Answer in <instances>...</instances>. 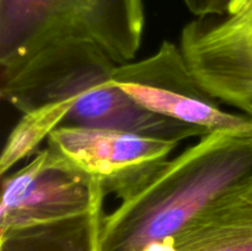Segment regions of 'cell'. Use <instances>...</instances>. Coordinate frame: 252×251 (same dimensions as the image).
Returning <instances> with one entry per match:
<instances>
[{
    "label": "cell",
    "instance_id": "obj_1",
    "mask_svg": "<svg viewBox=\"0 0 252 251\" xmlns=\"http://www.w3.org/2000/svg\"><path fill=\"white\" fill-rule=\"evenodd\" d=\"M250 181L252 130L208 133L110 189L121 203L103 217L101 251H143L171 240L213 202Z\"/></svg>",
    "mask_w": 252,
    "mask_h": 251
},
{
    "label": "cell",
    "instance_id": "obj_2",
    "mask_svg": "<svg viewBox=\"0 0 252 251\" xmlns=\"http://www.w3.org/2000/svg\"><path fill=\"white\" fill-rule=\"evenodd\" d=\"M116 66L91 42H58L15 68L0 71V95L21 113L57 101L75 100L62 126L127 130L179 142L208 134L135 103L112 83Z\"/></svg>",
    "mask_w": 252,
    "mask_h": 251
},
{
    "label": "cell",
    "instance_id": "obj_3",
    "mask_svg": "<svg viewBox=\"0 0 252 251\" xmlns=\"http://www.w3.org/2000/svg\"><path fill=\"white\" fill-rule=\"evenodd\" d=\"M144 25L143 0H0V71L71 39L96 44L123 65L137 56Z\"/></svg>",
    "mask_w": 252,
    "mask_h": 251
},
{
    "label": "cell",
    "instance_id": "obj_4",
    "mask_svg": "<svg viewBox=\"0 0 252 251\" xmlns=\"http://www.w3.org/2000/svg\"><path fill=\"white\" fill-rule=\"evenodd\" d=\"M112 83L153 113L206 132H250L252 117L229 112L194 78L181 47L162 41L152 56L117 65Z\"/></svg>",
    "mask_w": 252,
    "mask_h": 251
},
{
    "label": "cell",
    "instance_id": "obj_5",
    "mask_svg": "<svg viewBox=\"0 0 252 251\" xmlns=\"http://www.w3.org/2000/svg\"><path fill=\"white\" fill-rule=\"evenodd\" d=\"M0 234L75 218L105 199L102 180L79 170L49 147L4 176Z\"/></svg>",
    "mask_w": 252,
    "mask_h": 251
},
{
    "label": "cell",
    "instance_id": "obj_6",
    "mask_svg": "<svg viewBox=\"0 0 252 251\" xmlns=\"http://www.w3.org/2000/svg\"><path fill=\"white\" fill-rule=\"evenodd\" d=\"M180 47L202 88L243 111L252 101V0L220 16L184 27Z\"/></svg>",
    "mask_w": 252,
    "mask_h": 251
},
{
    "label": "cell",
    "instance_id": "obj_7",
    "mask_svg": "<svg viewBox=\"0 0 252 251\" xmlns=\"http://www.w3.org/2000/svg\"><path fill=\"white\" fill-rule=\"evenodd\" d=\"M179 143L127 130L61 126L49 135L47 147L85 174L102 180L107 192L167 159Z\"/></svg>",
    "mask_w": 252,
    "mask_h": 251
},
{
    "label": "cell",
    "instance_id": "obj_8",
    "mask_svg": "<svg viewBox=\"0 0 252 251\" xmlns=\"http://www.w3.org/2000/svg\"><path fill=\"white\" fill-rule=\"evenodd\" d=\"M170 241L175 251H252V181L213 202Z\"/></svg>",
    "mask_w": 252,
    "mask_h": 251
},
{
    "label": "cell",
    "instance_id": "obj_9",
    "mask_svg": "<svg viewBox=\"0 0 252 251\" xmlns=\"http://www.w3.org/2000/svg\"><path fill=\"white\" fill-rule=\"evenodd\" d=\"M103 199L75 218L0 234V251H101Z\"/></svg>",
    "mask_w": 252,
    "mask_h": 251
},
{
    "label": "cell",
    "instance_id": "obj_10",
    "mask_svg": "<svg viewBox=\"0 0 252 251\" xmlns=\"http://www.w3.org/2000/svg\"><path fill=\"white\" fill-rule=\"evenodd\" d=\"M74 103L75 100L69 98L47 103L22 113V117L5 142L0 157V175L5 176L17 162L36 154L38 145L63 125Z\"/></svg>",
    "mask_w": 252,
    "mask_h": 251
},
{
    "label": "cell",
    "instance_id": "obj_11",
    "mask_svg": "<svg viewBox=\"0 0 252 251\" xmlns=\"http://www.w3.org/2000/svg\"><path fill=\"white\" fill-rule=\"evenodd\" d=\"M189 11L197 17L220 16L228 12V0H184Z\"/></svg>",
    "mask_w": 252,
    "mask_h": 251
},
{
    "label": "cell",
    "instance_id": "obj_12",
    "mask_svg": "<svg viewBox=\"0 0 252 251\" xmlns=\"http://www.w3.org/2000/svg\"><path fill=\"white\" fill-rule=\"evenodd\" d=\"M228 1H229L228 12H233V11H235L236 9H239V7H240L241 5L246 1V0H228ZM228 12H226V14H228Z\"/></svg>",
    "mask_w": 252,
    "mask_h": 251
},
{
    "label": "cell",
    "instance_id": "obj_13",
    "mask_svg": "<svg viewBox=\"0 0 252 251\" xmlns=\"http://www.w3.org/2000/svg\"><path fill=\"white\" fill-rule=\"evenodd\" d=\"M243 112L246 113V115H249L250 117H252V101L249 103V105L245 106V108L243 110Z\"/></svg>",
    "mask_w": 252,
    "mask_h": 251
}]
</instances>
